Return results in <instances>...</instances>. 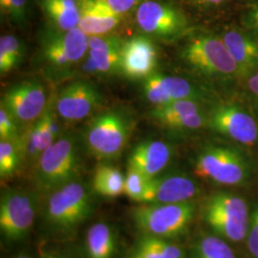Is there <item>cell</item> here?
<instances>
[{"instance_id":"36","label":"cell","mask_w":258,"mask_h":258,"mask_svg":"<svg viewBox=\"0 0 258 258\" xmlns=\"http://www.w3.org/2000/svg\"><path fill=\"white\" fill-rule=\"evenodd\" d=\"M248 85L250 92L252 93L258 100V67L250 74Z\"/></svg>"},{"instance_id":"17","label":"cell","mask_w":258,"mask_h":258,"mask_svg":"<svg viewBox=\"0 0 258 258\" xmlns=\"http://www.w3.org/2000/svg\"><path fill=\"white\" fill-rule=\"evenodd\" d=\"M198 191L197 184L187 176H156L148 181L141 203H182L191 201Z\"/></svg>"},{"instance_id":"38","label":"cell","mask_w":258,"mask_h":258,"mask_svg":"<svg viewBox=\"0 0 258 258\" xmlns=\"http://www.w3.org/2000/svg\"><path fill=\"white\" fill-rule=\"evenodd\" d=\"M41 258H63L61 256H58V255H55V254H45L43 257Z\"/></svg>"},{"instance_id":"37","label":"cell","mask_w":258,"mask_h":258,"mask_svg":"<svg viewBox=\"0 0 258 258\" xmlns=\"http://www.w3.org/2000/svg\"><path fill=\"white\" fill-rule=\"evenodd\" d=\"M195 3L205 6V7H213V6H219L222 3H224L226 0H192Z\"/></svg>"},{"instance_id":"30","label":"cell","mask_w":258,"mask_h":258,"mask_svg":"<svg viewBox=\"0 0 258 258\" xmlns=\"http://www.w3.org/2000/svg\"><path fill=\"white\" fill-rule=\"evenodd\" d=\"M0 8L2 14L19 27L27 24V0H0Z\"/></svg>"},{"instance_id":"22","label":"cell","mask_w":258,"mask_h":258,"mask_svg":"<svg viewBox=\"0 0 258 258\" xmlns=\"http://www.w3.org/2000/svg\"><path fill=\"white\" fill-rule=\"evenodd\" d=\"M241 75L251 74L258 67V39L249 33L231 29L221 36Z\"/></svg>"},{"instance_id":"12","label":"cell","mask_w":258,"mask_h":258,"mask_svg":"<svg viewBox=\"0 0 258 258\" xmlns=\"http://www.w3.org/2000/svg\"><path fill=\"white\" fill-rule=\"evenodd\" d=\"M210 125L222 135L245 146L253 145L258 139V125L249 112L237 105H222L212 111Z\"/></svg>"},{"instance_id":"23","label":"cell","mask_w":258,"mask_h":258,"mask_svg":"<svg viewBox=\"0 0 258 258\" xmlns=\"http://www.w3.org/2000/svg\"><path fill=\"white\" fill-rule=\"evenodd\" d=\"M40 4L55 29L67 31L79 26L81 19L79 0H40Z\"/></svg>"},{"instance_id":"15","label":"cell","mask_w":258,"mask_h":258,"mask_svg":"<svg viewBox=\"0 0 258 258\" xmlns=\"http://www.w3.org/2000/svg\"><path fill=\"white\" fill-rule=\"evenodd\" d=\"M123 41L115 36L88 37L87 58L83 68L87 74L111 76L120 73V55Z\"/></svg>"},{"instance_id":"25","label":"cell","mask_w":258,"mask_h":258,"mask_svg":"<svg viewBox=\"0 0 258 258\" xmlns=\"http://www.w3.org/2000/svg\"><path fill=\"white\" fill-rule=\"evenodd\" d=\"M124 178L116 167L100 166L93 177V188L105 197H117L123 194Z\"/></svg>"},{"instance_id":"5","label":"cell","mask_w":258,"mask_h":258,"mask_svg":"<svg viewBox=\"0 0 258 258\" xmlns=\"http://www.w3.org/2000/svg\"><path fill=\"white\" fill-rule=\"evenodd\" d=\"M79 166L76 141L71 136L57 139L37 160V181L42 189L55 190L74 181Z\"/></svg>"},{"instance_id":"21","label":"cell","mask_w":258,"mask_h":258,"mask_svg":"<svg viewBox=\"0 0 258 258\" xmlns=\"http://www.w3.org/2000/svg\"><path fill=\"white\" fill-rule=\"evenodd\" d=\"M171 158V148L163 141H146L132 150L128 168L135 169L148 180L159 175Z\"/></svg>"},{"instance_id":"35","label":"cell","mask_w":258,"mask_h":258,"mask_svg":"<svg viewBox=\"0 0 258 258\" xmlns=\"http://www.w3.org/2000/svg\"><path fill=\"white\" fill-rule=\"evenodd\" d=\"M111 9L117 14L123 16L134 8H138L139 5L146 0H104Z\"/></svg>"},{"instance_id":"6","label":"cell","mask_w":258,"mask_h":258,"mask_svg":"<svg viewBox=\"0 0 258 258\" xmlns=\"http://www.w3.org/2000/svg\"><path fill=\"white\" fill-rule=\"evenodd\" d=\"M130 135L126 118L119 112H107L96 116L85 132V142L93 156L100 160H113L120 156Z\"/></svg>"},{"instance_id":"18","label":"cell","mask_w":258,"mask_h":258,"mask_svg":"<svg viewBox=\"0 0 258 258\" xmlns=\"http://www.w3.org/2000/svg\"><path fill=\"white\" fill-rule=\"evenodd\" d=\"M55 111L53 105H48L42 116L35 121L19 141L21 154L33 160H38L43 151L59 138L61 127Z\"/></svg>"},{"instance_id":"24","label":"cell","mask_w":258,"mask_h":258,"mask_svg":"<svg viewBox=\"0 0 258 258\" xmlns=\"http://www.w3.org/2000/svg\"><path fill=\"white\" fill-rule=\"evenodd\" d=\"M85 249L88 258H112L116 250V237L104 223L94 224L86 233Z\"/></svg>"},{"instance_id":"27","label":"cell","mask_w":258,"mask_h":258,"mask_svg":"<svg viewBox=\"0 0 258 258\" xmlns=\"http://www.w3.org/2000/svg\"><path fill=\"white\" fill-rule=\"evenodd\" d=\"M25 54L23 43L18 37L4 35L0 38V72L7 74L19 66Z\"/></svg>"},{"instance_id":"29","label":"cell","mask_w":258,"mask_h":258,"mask_svg":"<svg viewBox=\"0 0 258 258\" xmlns=\"http://www.w3.org/2000/svg\"><path fill=\"white\" fill-rule=\"evenodd\" d=\"M148 178L141 174L135 169L128 168V171L124 178V189L123 194H126L130 199L142 202V199L147 190L148 183Z\"/></svg>"},{"instance_id":"20","label":"cell","mask_w":258,"mask_h":258,"mask_svg":"<svg viewBox=\"0 0 258 258\" xmlns=\"http://www.w3.org/2000/svg\"><path fill=\"white\" fill-rule=\"evenodd\" d=\"M79 26L87 37L104 36L120 25L122 16L111 9L104 0H79Z\"/></svg>"},{"instance_id":"40","label":"cell","mask_w":258,"mask_h":258,"mask_svg":"<svg viewBox=\"0 0 258 258\" xmlns=\"http://www.w3.org/2000/svg\"><path fill=\"white\" fill-rule=\"evenodd\" d=\"M136 258H142V257H140V256H138V255H137V257Z\"/></svg>"},{"instance_id":"13","label":"cell","mask_w":258,"mask_h":258,"mask_svg":"<svg viewBox=\"0 0 258 258\" xmlns=\"http://www.w3.org/2000/svg\"><path fill=\"white\" fill-rule=\"evenodd\" d=\"M102 102V95L92 83L76 82L59 92L55 109L65 121H79L89 117Z\"/></svg>"},{"instance_id":"11","label":"cell","mask_w":258,"mask_h":258,"mask_svg":"<svg viewBox=\"0 0 258 258\" xmlns=\"http://www.w3.org/2000/svg\"><path fill=\"white\" fill-rule=\"evenodd\" d=\"M1 104L18 123L37 121L46 110L45 87L37 82H26L11 87Z\"/></svg>"},{"instance_id":"33","label":"cell","mask_w":258,"mask_h":258,"mask_svg":"<svg viewBox=\"0 0 258 258\" xmlns=\"http://www.w3.org/2000/svg\"><path fill=\"white\" fill-rule=\"evenodd\" d=\"M246 243L250 255L258 258V205L253 208L249 216Z\"/></svg>"},{"instance_id":"8","label":"cell","mask_w":258,"mask_h":258,"mask_svg":"<svg viewBox=\"0 0 258 258\" xmlns=\"http://www.w3.org/2000/svg\"><path fill=\"white\" fill-rule=\"evenodd\" d=\"M140 30L150 37L172 40L184 34L187 21L175 6L156 0H146L136 9Z\"/></svg>"},{"instance_id":"14","label":"cell","mask_w":258,"mask_h":258,"mask_svg":"<svg viewBox=\"0 0 258 258\" xmlns=\"http://www.w3.org/2000/svg\"><path fill=\"white\" fill-rule=\"evenodd\" d=\"M158 61L155 44L148 37L137 36L123 41L120 73L132 81L146 80L154 73Z\"/></svg>"},{"instance_id":"32","label":"cell","mask_w":258,"mask_h":258,"mask_svg":"<svg viewBox=\"0 0 258 258\" xmlns=\"http://www.w3.org/2000/svg\"><path fill=\"white\" fill-rule=\"evenodd\" d=\"M138 256L142 258H172L161 247L157 237L149 236L140 243Z\"/></svg>"},{"instance_id":"3","label":"cell","mask_w":258,"mask_h":258,"mask_svg":"<svg viewBox=\"0 0 258 258\" xmlns=\"http://www.w3.org/2000/svg\"><path fill=\"white\" fill-rule=\"evenodd\" d=\"M195 174L223 185L242 184L249 177V163L235 148L225 146L206 148L197 157Z\"/></svg>"},{"instance_id":"1","label":"cell","mask_w":258,"mask_h":258,"mask_svg":"<svg viewBox=\"0 0 258 258\" xmlns=\"http://www.w3.org/2000/svg\"><path fill=\"white\" fill-rule=\"evenodd\" d=\"M250 213L246 201L236 194L216 192L208 198L204 218L215 233L231 242L246 239Z\"/></svg>"},{"instance_id":"31","label":"cell","mask_w":258,"mask_h":258,"mask_svg":"<svg viewBox=\"0 0 258 258\" xmlns=\"http://www.w3.org/2000/svg\"><path fill=\"white\" fill-rule=\"evenodd\" d=\"M0 137L1 140L14 142L18 137V122L2 104L0 107Z\"/></svg>"},{"instance_id":"28","label":"cell","mask_w":258,"mask_h":258,"mask_svg":"<svg viewBox=\"0 0 258 258\" xmlns=\"http://www.w3.org/2000/svg\"><path fill=\"white\" fill-rule=\"evenodd\" d=\"M20 150L17 142L1 140L0 142V175H12L19 164Z\"/></svg>"},{"instance_id":"10","label":"cell","mask_w":258,"mask_h":258,"mask_svg":"<svg viewBox=\"0 0 258 258\" xmlns=\"http://www.w3.org/2000/svg\"><path fill=\"white\" fill-rule=\"evenodd\" d=\"M36 210L33 198L23 191L8 190L1 196L0 229L11 241L24 238L32 229Z\"/></svg>"},{"instance_id":"34","label":"cell","mask_w":258,"mask_h":258,"mask_svg":"<svg viewBox=\"0 0 258 258\" xmlns=\"http://www.w3.org/2000/svg\"><path fill=\"white\" fill-rule=\"evenodd\" d=\"M244 25L258 39V0L249 3L243 16Z\"/></svg>"},{"instance_id":"2","label":"cell","mask_w":258,"mask_h":258,"mask_svg":"<svg viewBox=\"0 0 258 258\" xmlns=\"http://www.w3.org/2000/svg\"><path fill=\"white\" fill-rule=\"evenodd\" d=\"M132 212L137 227L149 236L166 238L183 233L194 218L191 201L174 204L144 203Z\"/></svg>"},{"instance_id":"16","label":"cell","mask_w":258,"mask_h":258,"mask_svg":"<svg viewBox=\"0 0 258 258\" xmlns=\"http://www.w3.org/2000/svg\"><path fill=\"white\" fill-rule=\"evenodd\" d=\"M144 94L149 102L163 105L180 100H195L200 97L199 90L186 79L176 76L153 73L144 82Z\"/></svg>"},{"instance_id":"39","label":"cell","mask_w":258,"mask_h":258,"mask_svg":"<svg viewBox=\"0 0 258 258\" xmlns=\"http://www.w3.org/2000/svg\"><path fill=\"white\" fill-rule=\"evenodd\" d=\"M16 258H32L31 256H29V255H19L18 257Z\"/></svg>"},{"instance_id":"9","label":"cell","mask_w":258,"mask_h":258,"mask_svg":"<svg viewBox=\"0 0 258 258\" xmlns=\"http://www.w3.org/2000/svg\"><path fill=\"white\" fill-rule=\"evenodd\" d=\"M42 56L55 68L66 69L78 63L88 52V37L79 27L62 31L47 30L41 40Z\"/></svg>"},{"instance_id":"26","label":"cell","mask_w":258,"mask_h":258,"mask_svg":"<svg viewBox=\"0 0 258 258\" xmlns=\"http://www.w3.org/2000/svg\"><path fill=\"white\" fill-rule=\"evenodd\" d=\"M192 258H236L230 245L220 236L206 234L194 243Z\"/></svg>"},{"instance_id":"4","label":"cell","mask_w":258,"mask_h":258,"mask_svg":"<svg viewBox=\"0 0 258 258\" xmlns=\"http://www.w3.org/2000/svg\"><path fill=\"white\" fill-rule=\"evenodd\" d=\"M184 61L194 70L211 78H230L239 74L221 37L200 35L187 42L182 52Z\"/></svg>"},{"instance_id":"7","label":"cell","mask_w":258,"mask_h":258,"mask_svg":"<svg viewBox=\"0 0 258 258\" xmlns=\"http://www.w3.org/2000/svg\"><path fill=\"white\" fill-rule=\"evenodd\" d=\"M90 212V196L85 186L76 181L57 187L47 202V221L61 231L77 227Z\"/></svg>"},{"instance_id":"19","label":"cell","mask_w":258,"mask_h":258,"mask_svg":"<svg viewBox=\"0 0 258 258\" xmlns=\"http://www.w3.org/2000/svg\"><path fill=\"white\" fill-rule=\"evenodd\" d=\"M152 119L169 128L194 130L202 127L207 118L195 100H180L157 105L150 112Z\"/></svg>"}]
</instances>
